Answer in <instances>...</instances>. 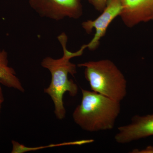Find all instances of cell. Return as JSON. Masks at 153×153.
<instances>
[{
	"label": "cell",
	"instance_id": "6da1fadb",
	"mask_svg": "<svg viewBox=\"0 0 153 153\" xmlns=\"http://www.w3.org/2000/svg\"><path fill=\"white\" fill-rule=\"evenodd\" d=\"M57 39L62 46L63 55L59 59L47 57L41 63L42 67L48 69L51 74L50 85L45 88L44 92L52 99L55 106V114L58 119L62 120L66 116V111L63 102L64 94L68 92L71 97L75 96L78 92V86L68 78V74L74 76L76 73V66L70 60L73 57L81 56L87 48L83 45L78 51L71 52L66 48L68 38L65 33H61Z\"/></svg>",
	"mask_w": 153,
	"mask_h": 153
},
{
	"label": "cell",
	"instance_id": "7a4b0ae2",
	"mask_svg": "<svg viewBox=\"0 0 153 153\" xmlns=\"http://www.w3.org/2000/svg\"><path fill=\"white\" fill-rule=\"evenodd\" d=\"M82 99L73 113L74 122L84 130L97 132L114 127L121 111L120 102L82 89Z\"/></svg>",
	"mask_w": 153,
	"mask_h": 153
},
{
	"label": "cell",
	"instance_id": "3957f363",
	"mask_svg": "<svg viewBox=\"0 0 153 153\" xmlns=\"http://www.w3.org/2000/svg\"><path fill=\"white\" fill-rule=\"evenodd\" d=\"M84 67V75L92 91L116 101L123 100L127 93V82L123 74L108 59L78 64Z\"/></svg>",
	"mask_w": 153,
	"mask_h": 153
},
{
	"label": "cell",
	"instance_id": "277c9868",
	"mask_svg": "<svg viewBox=\"0 0 153 153\" xmlns=\"http://www.w3.org/2000/svg\"><path fill=\"white\" fill-rule=\"evenodd\" d=\"M30 7L41 17L60 21L78 19L82 15L80 0H29Z\"/></svg>",
	"mask_w": 153,
	"mask_h": 153
},
{
	"label": "cell",
	"instance_id": "5b68a950",
	"mask_svg": "<svg viewBox=\"0 0 153 153\" xmlns=\"http://www.w3.org/2000/svg\"><path fill=\"white\" fill-rule=\"evenodd\" d=\"M120 0H109L106 7L100 16L94 20H88L82 24V28L88 34H90L94 29L95 33L92 40L86 44L89 50H95L99 45L102 38L105 36L111 23L121 12Z\"/></svg>",
	"mask_w": 153,
	"mask_h": 153
},
{
	"label": "cell",
	"instance_id": "8992f818",
	"mask_svg": "<svg viewBox=\"0 0 153 153\" xmlns=\"http://www.w3.org/2000/svg\"><path fill=\"white\" fill-rule=\"evenodd\" d=\"M153 136V114L135 115L131 123L118 128L114 137L117 143L126 144Z\"/></svg>",
	"mask_w": 153,
	"mask_h": 153
},
{
	"label": "cell",
	"instance_id": "52a82bcc",
	"mask_svg": "<svg viewBox=\"0 0 153 153\" xmlns=\"http://www.w3.org/2000/svg\"><path fill=\"white\" fill-rule=\"evenodd\" d=\"M120 1L122 10L120 16L128 27L153 20V0H120Z\"/></svg>",
	"mask_w": 153,
	"mask_h": 153
},
{
	"label": "cell",
	"instance_id": "ba28073f",
	"mask_svg": "<svg viewBox=\"0 0 153 153\" xmlns=\"http://www.w3.org/2000/svg\"><path fill=\"white\" fill-rule=\"evenodd\" d=\"M0 84L25 92L22 82L17 77L14 68L9 66L8 53L4 49L0 50Z\"/></svg>",
	"mask_w": 153,
	"mask_h": 153
},
{
	"label": "cell",
	"instance_id": "9c48e42d",
	"mask_svg": "<svg viewBox=\"0 0 153 153\" xmlns=\"http://www.w3.org/2000/svg\"><path fill=\"white\" fill-rule=\"evenodd\" d=\"M88 1L97 10L102 12L106 7L109 0H88Z\"/></svg>",
	"mask_w": 153,
	"mask_h": 153
},
{
	"label": "cell",
	"instance_id": "30bf717a",
	"mask_svg": "<svg viewBox=\"0 0 153 153\" xmlns=\"http://www.w3.org/2000/svg\"><path fill=\"white\" fill-rule=\"evenodd\" d=\"M133 153H153V147L149 146L145 149L138 151L137 149H135L133 151Z\"/></svg>",
	"mask_w": 153,
	"mask_h": 153
},
{
	"label": "cell",
	"instance_id": "8fae6325",
	"mask_svg": "<svg viewBox=\"0 0 153 153\" xmlns=\"http://www.w3.org/2000/svg\"><path fill=\"white\" fill-rule=\"evenodd\" d=\"M4 101V97L3 94L2 89L1 87V84H0V103H2Z\"/></svg>",
	"mask_w": 153,
	"mask_h": 153
},
{
	"label": "cell",
	"instance_id": "7c38bea8",
	"mask_svg": "<svg viewBox=\"0 0 153 153\" xmlns=\"http://www.w3.org/2000/svg\"><path fill=\"white\" fill-rule=\"evenodd\" d=\"M2 103H0V111H1V105Z\"/></svg>",
	"mask_w": 153,
	"mask_h": 153
}]
</instances>
